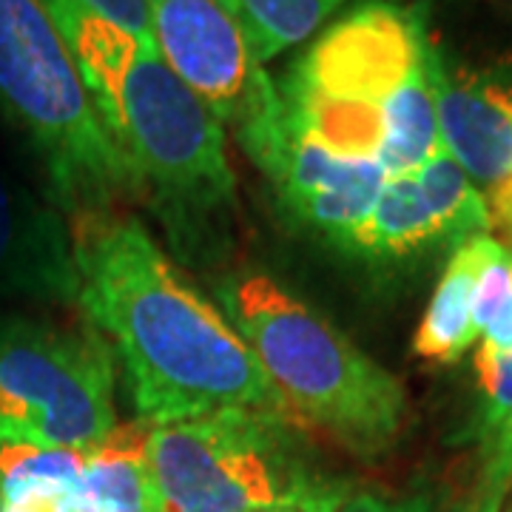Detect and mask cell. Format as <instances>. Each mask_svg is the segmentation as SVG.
Returning <instances> with one entry per match:
<instances>
[{"instance_id":"27","label":"cell","mask_w":512,"mask_h":512,"mask_svg":"<svg viewBox=\"0 0 512 512\" xmlns=\"http://www.w3.org/2000/svg\"><path fill=\"white\" fill-rule=\"evenodd\" d=\"M507 512H510V510H507Z\"/></svg>"},{"instance_id":"20","label":"cell","mask_w":512,"mask_h":512,"mask_svg":"<svg viewBox=\"0 0 512 512\" xmlns=\"http://www.w3.org/2000/svg\"><path fill=\"white\" fill-rule=\"evenodd\" d=\"M333 512H441L439 498L430 490L384 493V490H350Z\"/></svg>"},{"instance_id":"17","label":"cell","mask_w":512,"mask_h":512,"mask_svg":"<svg viewBox=\"0 0 512 512\" xmlns=\"http://www.w3.org/2000/svg\"><path fill=\"white\" fill-rule=\"evenodd\" d=\"M86 458L89 447H49L0 424V504L72 490L86 470Z\"/></svg>"},{"instance_id":"12","label":"cell","mask_w":512,"mask_h":512,"mask_svg":"<svg viewBox=\"0 0 512 512\" xmlns=\"http://www.w3.org/2000/svg\"><path fill=\"white\" fill-rule=\"evenodd\" d=\"M0 296L77 305L80 274L66 214L0 165Z\"/></svg>"},{"instance_id":"23","label":"cell","mask_w":512,"mask_h":512,"mask_svg":"<svg viewBox=\"0 0 512 512\" xmlns=\"http://www.w3.org/2000/svg\"><path fill=\"white\" fill-rule=\"evenodd\" d=\"M484 470L495 473V476H504L512 481V410L507 421L501 424L498 436L493 439L490 447H484ZM512 510V504H510Z\"/></svg>"},{"instance_id":"11","label":"cell","mask_w":512,"mask_h":512,"mask_svg":"<svg viewBox=\"0 0 512 512\" xmlns=\"http://www.w3.org/2000/svg\"><path fill=\"white\" fill-rule=\"evenodd\" d=\"M430 80L441 143L490 194L512 177V57L473 66L444 52L430 35Z\"/></svg>"},{"instance_id":"10","label":"cell","mask_w":512,"mask_h":512,"mask_svg":"<svg viewBox=\"0 0 512 512\" xmlns=\"http://www.w3.org/2000/svg\"><path fill=\"white\" fill-rule=\"evenodd\" d=\"M256 168L271 180L288 217L339 251L367 220L387 183L379 160L339 157L293 134L288 123Z\"/></svg>"},{"instance_id":"14","label":"cell","mask_w":512,"mask_h":512,"mask_svg":"<svg viewBox=\"0 0 512 512\" xmlns=\"http://www.w3.org/2000/svg\"><path fill=\"white\" fill-rule=\"evenodd\" d=\"M495 248H498V239L490 234H478L456 245L413 336V353L421 362L456 365L458 359L476 345L478 328L476 316H473L476 285L481 268L487 265Z\"/></svg>"},{"instance_id":"6","label":"cell","mask_w":512,"mask_h":512,"mask_svg":"<svg viewBox=\"0 0 512 512\" xmlns=\"http://www.w3.org/2000/svg\"><path fill=\"white\" fill-rule=\"evenodd\" d=\"M0 424L69 450L106 439L117 427L114 356L97 330L3 319Z\"/></svg>"},{"instance_id":"2","label":"cell","mask_w":512,"mask_h":512,"mask_svg":"<svg viewBox=\"0 0 512 512\" xmlns=\"http://www.w3.org/2000/svg\"><path fill=\"white\" fill-rule=\"evenodd\" d=\"M43 3L111 137L140 171L174 254L191 265L220 259L234 239L239 211L220 120L165 66L154 43L74 0Z\"/></svg>"},{"instance_id":"24","label":"cell","mask_w":512,"mask_h":512,"mask_svg":"<svg viewBox=\"0 0 512 512\" xmlns=\"http://www.w3.org/2000/svg\"><path fill=\"white\" fill-rule=\"evenodd\" d=\"M222 6H225V12L228 15H234V18L239 20V0H220Z\"/></svg>"},{"instance_id":"22","label":"cell","mask_w":512,"mask_h":512,"mask_svg":"<svg viewBox=\"0 0 512 512\" xmlns=\"http://www.w3.org/2000/svg\"><path fill=\"white\" fill-rule=\"evenodd\" d=\"M512 493V481L495 473H481V481L476 484V490L467 495L456 510L450 512H504L507 498Z\"/></svg>"},{"instance_id":"21","label":"cell","mask_w":512,"mask_h":512,"mask_svg":"<svg viewBox=\"0 0 512 512\" xmlns=\"http://www.w3.org/2000/svg\"><path fill=\"white\" fill-rule=\"evenodd\" d=\"M74 3L97 18L111 20L114 26L126 29L128 35H134L137 40L154 43L146 0H74Z\"/></svg>"},{"instance_id":"29","label":"cell","mask_w":512,"mask_h":512,"mask_svg":"<svg viewBox=\"0 0 512 512\" xmlns=\"http://www.w3.org/2000/svg\"><path fill=\"white\" fill-rule=\"evenodd\" d=\"M510 512H512V510H510Z\"/></svg>"},{"instance_id":"25","label":"cell","mask_w":512,"mask_h":512,"mask_svg":"<svg viewBox=\"0 0 512 512\" xmlns=\"http://www.w3.org/2000/svg\"><path fill=\"white\" fill-rule=\"evenodd\" d=\"M256 512H302V510H291V507H271V510H256Z\"/></svg>"},{"instance_id":"7","label":"cell","mask_w":512,"mask_h":512,"mask_svg":"<svg viewBox=\"0 0 512 512\" xmlns=\"http://www.w3.org/2000/svg\"><path fill=\"white\" fill-rule=\"evenodd\" d=\"M427 43V3L365 0L322 29L285 77L328 97L382 109L419 69Z\"/></svg>"},{"instance_id":"19","label":"cell","mask_w":512,"mask_h":512,"mask_svg":"<svg viewBox=\"0 0 512 512\" xmlns=\"http://www.w3.org/2000/svg\"><path fill=\"white\" fill-rule=\"evenodd\" d=\"M476 373L478 390H481L478 439L484 447H490L512 410V350L478 345Z\"/></svg>"},{"instance_id":"9","label":"cell","mask_w":512,"mask_h":512,"mask_svg":"<svg viewBox=\"0 0 512 512\" xmlns=\"http://www.w3.org/2000/svg\"><path fill=\"white\" fill-rule=\"evenodd\" d=\"M154 46L165 66L208 111L237 128L276 89L256 63L239 20L220 0H146Z\"/></svg>"},{"instance_id":"28","label":"cell","mask_w":512,"mask_h":512,"mask_svg":"<svg viewBox=\"0 0 512 512\" xmlns=\"http://www.w3.org/2000/svg\"><path fill=\"white\" fill-rule=\"evenodd\" d=\"M0 512H3V510H0Z\"/></svg>"},{"instance_id":"5","label":"cell","mask_w":512,"mask_h":512,"mask_svg":"<svg viewBox=\"0 0 512 512\" xmlns=\"http://www.w3.org/2000/svg\"><path fill=\"white\" fill-rule=\"evenodd\" d=\"M302 436L305 427L256 410L151 427L165 512H333L353 487L328 476Z\"/></svg>"},{"instance_id":"26","label":"cell","mask_w":512,"mask_h":512,"mask_svg":"<svg viewBox=\"0 0 512 512\" xmlns=\"http://www.w3.org/2000/svg\"><path fill=\"white\" fill-rule=\"evenodd\" d=\"M498 3H507V6H510V9H512V0H498Z\"/></svg>"},{"instance_id":"4","label":"cell","mask_w":512,"mask_h":512,"mask_svg":"<svg viewBox=\"0 0 512 512\" xmlns=\"http://www.w3.org/2000/svg\"><path fill=\"white\" fill-rule=\"evenodd\" d=\"M0 114L32 148L46 197L69 220L146 200L43 0H0Z\"/></svg>"},{"instance_id":"16","label":"cell","mask_w":512,"mask_h":512,"mask_svg":"<svg viewBox=\"0 0 512 512\" xmlns=\"http://www.w3.org/2000/svg\"><path fill=\"white\" fill-rule=\"evenodd\" d=\"M382 117L384 134L376 160L387 177L413 174L447 151L441 143L439 109L430 80V43L419 69L387 97Z\"/></svg>"},{"instance_id":"15","label":"cell","mask_w":512,"mask_h":512,"mask_svg":"<svg viewBox=\"0 0 512 512\" xmlns=\"http://www.w3.org/2000/svg\"><path fill=\"white\" fill-rule=\"evenodd\" d=\"M285 123L293 134L308 137L339 157H373L379 154L384 134V117L379 106L339 100L299 86L288 77L276 83Z\"/></svg>"},{"instance_id":"18","label":"cell","mask_w":512,"mask_h":512,"mask_svg":"<svg viewBox=\"0 0 512 512\" xmlns=\"http://www.w3.org/2000/svg\"><path fill=\"white\" fill-rule=\"evenodd\" d=\"M348 0H239V26L256 63L265 66L299 46Z\"/></svg>"},{"instance_id":"8","label":"cell","mask_w":512,"mask_h":512,"mask_svg":"<svg viewBox=\"0 0 512 512\" xmlns=\"http://www.w3.org/2000/svg\"><path fill=\"white\" fill-rule=\"evenodd\" d=\"M493 225L487 194L444 151L413 174L387 177L373 211L342 251L370 265H402L487 234Z\"/></svg>"},{"instance_id":"1","label":"cell","mask_w":512,"mask_h":512,"mask_svg":"<svg viewBox=\"0 0 512 512\" xmlns=\"http://www.w3.org/2000/svg\"><path fill=\"white\" fill-rule=\"evenodd\" d=\"M86 319L117 348L140 421L256 410L299 424L254 350L126 214L69 220ZM302 427V424H299Z\"/></svg>"},{"instance_id":"13","label":"cell","mask_w":512,"mask_h":512,"mask_svg":"<svg viewBox=\"0 0 512 512\" xmlns=\"http://www.w3.org/2000/svg\"><path fill=\"white\" fill-rule=\"evenodd\" d=\"M80 512H165L151 467V427L146 421L117 424L89 447L77 481Z\"/></svg>"},{"instance_id":"3","label":"cell","mask_w":512,"mask_h":512,"mask_svg":"<svg viewBox=\"0 0 512 512\" xmlns=\"http://www.w3.org/2000/svg\"><path fill=\"white\" fill-rule=\"evenodd\" d=\"M217 299L305 430H322L362 458L382 456L399 441L407 421L399 376L308 299L262 271L228 276Z\"/></svg>"}]
</instances>
